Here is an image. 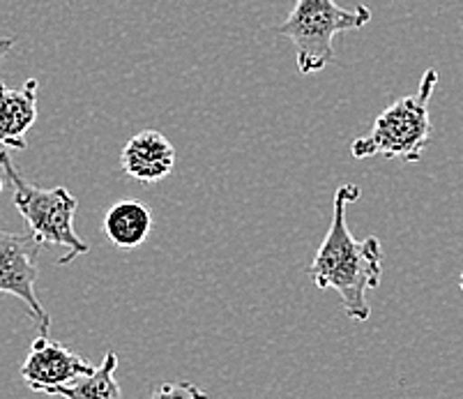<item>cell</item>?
Masks as SVG:
<instances>
[{
  "instance_id": "1",
  "label": "cell",
  "mask_w": 463,
  "mask_h": 399,
  "mask_svg": "<svg viewBox=\"0 0 463 399\" xmlns=\"http://www.w3.org/2000/svg\"><path fill=\"white\" fill-rule=\"evenodd\" d=\"M362 196L357 185H341L335 192L332 222L326 241L307 268L318 289H335L341 296L344 312L351 321H367L372 308L367 293L381 287L383 247L376 236L357 241L348 229L346 208Z\"/></svg>"
},
{
  "instance_id": "2",
  "label": "cell",
  "mask_w": 463,
  "mask_h": 399,
  "mask_svg": "<svg viewBox=\"0 0 463 399\" xmlns=\"http://www.w3.org/2000/svg\"><path fill=\"white\" fill-rule=\"evenodd\" d=\"M436 86L438 72L431 67L424 72L418 92L390 104L373 120L372 132L353 141V157L402 159L406 164L420 162L431 141L433 128L431 116H429V102H431Z\"/></svg>"
},
{
  "instance_id": "3",
  "label": "cell",
  "mask_w": 463,
  "mask_h": 399,
  "mask_svg": "<svg viewBox=\"0 0 463 399\" xmlns=\"http://www.w3.org/2000/svg\"><path fill=\"white\" fill-rule=\"evenodd\" d=\"M0 169L5 174L7 183L12 185V192H14L12 201H14L19 215L26 220L33 236L42 245L67 247V254L58 259V266H67L74 259L90 252L88 242L74 231V215H77L79 201L70 195L67 187L42 190L37 185L28 183L16 171L7 150H0Z\"/></svg>"
},
{
  "instance_id": "4",
  "label": "cell",
  "mask_w": 463,
  "mask_h": 399,
  "mask_svg": "<svg viewBox=\"0 0 463 399\" xmlns=\"http://www.w3.org/2000/svg\"><path fill=\"white\" fill-rule=\"evenodd\" d=\"M369 21L372 10L367 5L344 10L335 0H298L279 26V35L296 46L298 72L309 77L335 62L332 40L339 33L360 31Z\"/></svg>"
},
{
  "instance_id": "5",
  "label": "cell",
  "mask_w": 463,
  "mask_h": 399,
  "mask_svg": "<svg viewBox=\"0 0 463 399\" xmlns=\"http://www.w3.org/2000/svg\"><path fill=\"white\" fill-rule=\"evenodd\" d=\"M42 242L28 233H10L0 231V293L19 298L26 305L37 333L49 335L52 317L44 309L35 291L37 277H40V252Z\"/></svg>"
},
{
  "instance_id": "6",
  "label": "cell",
  "mask_w": 463,
  "mask_h": 399,
  "mask_svg": "<svg viewBox=\"0 0 463 399\" xmlns=\"http://www.w3.org/2000/svg\"><path fill=\"white\" fill-rule=\"evenodd\" d=\"M95 365L88 363L79 354L62 347L61 342L49 339V335H40L31 344L26 360L21 365V379L35 393H49L52 388L77 381L83 374H90Z\"/></svg>"
},
{
  "instance_id": "7",
  "label": "cell",
  "mask_w": 463,
  "mask_h": 399,
  "mask_svg": "<svg viewBox=\"0 0 463 399\" xmlns=\"http://www.w3.org/2000/svg\"><path fill=\"white\" fill-rule=\"evenodd\" d=\"M175 148L157 129L134 134L120 153V169L132 180L155 185L174 174Z\"/></svg>"
},
{
  "instance_id": "8",
  "label": "cell",
  "mask_w": 463,
  "mask_h": 399,
  "mask_svg": "<svg viewBox=\"0 0 463 399\" xmlns=\"http://www.w3.org/2000/svg\"><path fill=\"white\" fill-rule=\"evenodd\" d=\"M37 79H28L21 88L0 81V146L26 150L28 129L37 120Z\"/></svg>"
},
{
  "instance_id": "9",
  "label": "cell",
  "mask_w": 463,
  "mask_h": 399,
  "mask_svg": "<svg viewBox=\"0 0 463 399\" xmlns=\"http://www.w3.org/2000/svg\"><path fill=\"white\" fill-rule=\"evenodd\" d=\"M104 231L116 247L134 250L148 241L153 231V213L138 199L118 201L104 217Z\"/></svg>"
},
{
  "instance_id": "10",
  "label": "cell",
  "mask_w": 463,
  "mask_h": 399,
  "mask_svg": "<svg viewBox=\"0 0 463 399\" xmlns=\"http://www.w3.org/2000/svg\"><path fill=\"white\" fill-rule=\"evenodd\" d=\"M116 369L118 354L116 351H107L99 367L92 369L90 374H83L71 384L52 388L46 394H56V397L65 399H123V390L116 381Z\"/></svg>"
},
{
  "instance_id": "11",
  "label": "cell",
  "mask_w": 463,
  "mask_h": 399,
  "mask_svg": "<svg viewBox=\"0 0 463 399\" xmlns=\"http://www.w3.org/2000/svg\"><path fill=\"white\" fill-rule=\"evenodd\" d=\"M150 399H210L205 390L199 385L189 384V381H175V384H162Z\"/></svg>"
},
{
  "instance_id": "12",
  "label": "cell",
  "mask_w": 463,
  "mask_h": 399,
  "mask_svg": "<svg viewBox=\"0 0 463 399\" xmlns=\"http://www.w3.org/2000/svg\"><path fill=\"white\" fill-rule=\"evenodd\" d=\"M12 46H14V37H0V61L7 56Z\"/></svg>"
},
{
  "instance_id": "13",
  "label": "cell",
  "mask_w": 463,
  "mask_h": 399,
  "mask_svg": "<svg viewBox=\"0 0 463 399\" xmlns=\"http://www.w3.org/2000/svg\"><path fill=\"white\" fill-rule=\"evenodd\" d=\"M458 287L463 289V272H461V277H458Z\"/></svg>"
},
{
  "instance_id": "14",
  "label": "cell",
  "mask_w": 463,
  "mask_h": 399,
  "mask_svg": "<svg viewBox=\"0 0 463 399\" xmlns=\"http://www.w3.org/2000/svg\"><path fill=\"white\" fill-rule=\"evenodd\" d=\"M3 187H5V183H3V178H0V192H3Z\"/></svg>"
}]
</instances>
